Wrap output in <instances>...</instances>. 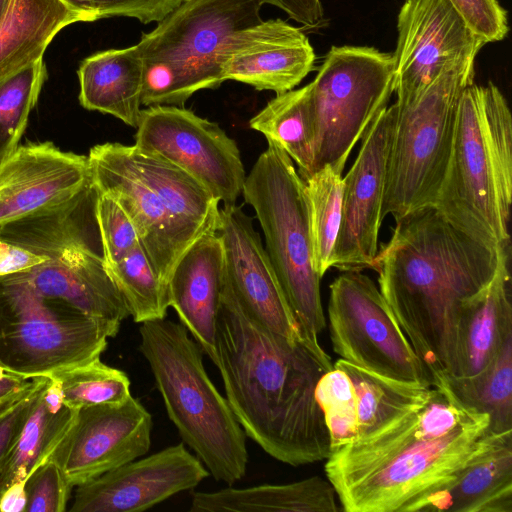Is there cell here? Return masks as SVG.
<instances>
[{"label":"cell","mask_w":512,"mask_h":512,"mask_svg":"<svg viewBox=\"0 0 512 512\" xmlns=\"http://www.w3.org/2000/svg\"><path fill=\"white\" fill-rule=\"evenodd\" d=\"M474 63L446 70L410 103L395 102L383 219L391 215L396 222L434 205L451 157L459 97L474 83Z\"/></svg>","instance_id":"cell-9"},{"label":"cell","mask_w":512,"mask_h":512,"mask_svg":"<svg viewBox=\"0 0 512 512\" xmlns=\"http://www.w3.org/2000/svg\"><path fill=\"white\" fill-rule=\"evenodd\" d=\"M90 183L87 156L51 142L18 146L0 163V226L58 209Z\"/></svg>","instance_id":"cell-19"},{"label":"cell","mask_w":512,"mask_h":512,"mask_svg":"<svg viewBox=\"0 0 512 512\" xmlns=\"http://www.w3.org/2000/svg\"><path fill=\"white\" fill-rule=\"evenodd\" d=\"M123 145L108 142L90 149L87 158L91 180L99 193L113 198L129 216L140 246L167 288L176 262L198 237L174 217L162 198L140 178Z\"/></svg>","instance_id":"cell-17"},{"label":"cell","mask_w":512,"mask_h":512,"mask_svg":"<svg viewBox=\"0 0 512 512\" xmlns=\"http://www.w3.org/2000/svg\"><path fill=\"white\" fill-rule=\"evenodd\" d=\"M267 142L246 175L242 195L255 211L266 252L302 336L319 342L326 319L321 278L313 266L305 183L292 159Z\"/></svg>","instance_id":"cell-8"},{"label":"cell","mask_w":512,"mask_h":512,"mask_svg":"<svg viewBox=\"0 0 512 512\" xmlns=\"http://www.w3.org/2000/svg\"><path fill=\"white\" fill-rule=\"evenodd\" d=\"M74 415L63 401L58 382L43 377L22 430L0 466V496L11 483L26 481L48 458Z\"/></svg>","instance_id":"cell-29"},{"label":"cell","mask_w":512,"mask_h":512,"mask_svg":"<svg viewBox=\"0 0 512 512\" xmlns=\"http://www.w3.org/2000/svg\"><path fill=\"white\" fill-rule=\"evenodd\" d=\"M225 279L240 304L259 323L290 340L302 338L259 233L241 206L219 209Z\"/></svg>","instance_id":"cell-20"},{"label":"cell","mask_w":512,"mask_h":512,"mask_svg":"<svg viewBox=\"0 0 512 512\" xmlns=\"http://www.w3.org/2000/svg\"><path fill=\"white\" fill-rule=\"evenodd\" d=\"M124 152L140 178L165 202L174 217L196 237L216 232L220 202L193 176L135 145Z\"/></svg>","instance_id":"cell-28"},{"label":"cell","mask_w":512,"mask_h":512,"mask_svg":"<svg viewBox=\"0 0 512 512\" xmlns=\"http://www.w3.org/2000/svg\"><path fill=\"white\" fill-rule=\"evenodd\" d=\"M8 2H9V0H0V17L2 16L3 12L5 11Z\"/></svg>","instance_id":"cell-48"},{"label":"cell","mask_w":512,"mask_h":512,"mask_svg":"<svg viewBox=\"0 0 512 512\" xmlns=\"http://www.w3.org/2000/svg\"><path fill=\"white\" fill-rule=\"evenodd\" d=\"M83 22L63 0H9L0 17V84L43 60L53 38Z\"/></svg>","instance_id":"cell-25"},{"label":"cell","mask_w":512,"mask_h":512,"mask_svg":"<svg viewBox=\"0 0 512 512\" xmlns=\"http://www.w3.org/2000/svg\"><path fill=\"white\" fill-rule=\"evenodd\" d=\"M47 75L41 60L0 84V163L18 147Z\"/></svg>","instance_id":"cell-36"},{"label":"cell","mask_w":512,"mask_h":512,"mask_svg":"<svg viewBox=\"0 0 512 512\" xmlns=\"http://www.w3.org/2000/svg\"><path fill=\"white\" fill-rule=\"evenodd\" d=\"M261 5L268 4L283 10L291 19L304 28H319L325 22L324 10L320 0H259Z\"/></svg>","instance_id":"cell-43"},{"label":"cell","mask_w":512,"mask_h":512,"mask_svg":"<svg viewBox=\"0 0 512 512\" xmlns=\"http://www.w3.org/2000/svg\"><path fill=\"white\" fill-rule=\"evenodd\" d=\"M337 494L327 479L313 476L287 484L228 487L193 493L190 512H336Z\"/></svg>","instance_id":"cell-27"},{"label":"cell","mask_w":512,"mask_h":512,"mask_svg":"<svg viewBox=\"0 0 512 512\" xmlns=\"http://www.w3.org/2000/svg\"><path fill=\"white\" fill-rule=\"evenodd\" d=\"M512 512V430L466 466L420 512Z\"/></svg>","instance_id":"cell-26"},{"label":"cell","mask_w":512,"mask_h":512,"mask_svg":"<svg viewBox=\"0 0 512 512\" xmlns=\"http://www.w3.org/2000/svg\"><path fill=\"white\" fill-rule=\"evenodd\" d=\"M333 366L343 370L352 383L357 405V438L370 434L401 412L421 402L433 384L391 379L343 359L337 360Z\"/></svg>","instance_id":"cell-31"},{"label":"cell","mask_w":512,"mask_h":512,"mask_svg":"<svg viewBox=\"0 0 512 512\" xmlns=\"http://www.w3.org/2000/svg\"><path fill=\"white\" fill-rule=\"evenodd\" d=\"M396 116L395 103L380 112L343 177L341 223L332 258V267L342 272L373 269Z\"/></svg>","instance_id":"cell-16"},{"label":"cell","mask_w":512,"mask_h":512,"mask_svg":"<svg viewBox=\"0 0 512 512\" xmlns=\"http://www.w3.org/2000/svg\"><path fill=\"white\" fill-rule=\"evenodd\" d=\"M25 512H64L72 486L61 469L46 459L26 480Z\"/></svg>","instance_id":"cell-39"},{"label":"cell","mask_w":512,"mask_h":512,"mask_svg":"<svg viewBox=\"0 0 512 512\" xmlns=\"http://www.w3.org/2000/svg\"><path fill=\"white\" fill-rule=\"evenodd\" d=\"M147 360L169 419L209 474L229 486L246 474V434L209 378L203 350L184 325L166 318L141 323Z\"/></svg>","instance_id":"cell-5"},{"label":"cell","mask_w":512,"mask_h":512,"mask_svg":"<svg viewBox=\"0 0 512 512\" xmlns=\"http://www.w3.org/2000/svg\"><path fill=\"white\" fill-rule=\"evenodd\" d=\"M72 9L79 13L83 22H92L101 19L99 0H63Z\"/></svg>","instance_id":"cell-47"},{"label":"cell","mask_w":512,"mask_h":512,"mask_svg":"<svg viewBox=\"0 0 512 512\" xmlns=\"http://www.w3.org/2000/svg\"><path fill=\"white\" fill-rule=\"evenodd\" d=\"M329 290L330 339L341 359L391 379L434 383L371 278L343 271Z\"/></svg>","instance_id":"cell-12"},{"label":"cell","mask_w":512,"mask_h":512,"mask_svg":"<svg viewBox=\"0 0 512 512\" xmlns=\"http://www.w3.org/2000/svg\"><path fill=\"white\" fill-rule=\"evenodd\" d=\"M135 146L181 168L222 202L234 205L246 178L236 142L220 126L184 107L142 109Z\"/></svg>","instance_id":"cell-13"},{"label":"cell","mask_w":512,"mask_h":512,"mask_svg":"<svg viewBox=\"0 0 512 512\" xmlns=\"http://www.w3.org/2000/svg\"><path fill=\"white\" fill-rule=\"evenodd\" d=\"M259 0H183L136 45L143 62L142 106L183 107L224 79L221 54L237 31L261 22Z\"/></svg>","instance_id":"cell-7"},{"label":"cell","mask_w":512,"mask_h":512,"mask_svg":"<svg viewBox=\"0 0 512 512\" xmlns=\"http://www.w3.org/2000/svg\"><path fill=\"white\" fill-rule=\"evenodd\" d=\"M501 246L475 240L428 206L396 221L378 249L379 290L433 382L457 376L463 313L492 280Z\"/></svg>","instance_id":"cell-3"},{"label":"cell","mask_w":512,"mask_h":512,"mask_svg":"<svg viewBox=\"0 0 512 512\" xmlns=\"http://www.w3.org/2000/svg\"><path fill=\"white\" fill-rule=\"evenodd\" d=\"M225 281L222 239L202 235L176 262L167 283L169 307L216 365V324Z\"/></svg>","instance_id":"cell-22"},{"label":"cell","mask_w":512,"mask_h":512,"mask_svg":"<svg viewBox=\"0 0 512 512\" xmlns=\"http://www.w3.org/2000/svg\"><path fill=\"white\" fill-rule=\"evenodd\" d=\"M316 400L324 414L331 439V451L357 438V405L347 374L334 367L319 380Z\"/></svg>","instance_id":"cell-37"},{"label":"cell","mask_w":512,"mask_h":512,"mask_svg":"<svg viewBox=\"0 0 512 512\" xmlns=\"http://www.w3.org/2000/svg\"><path fill=\"white\" fill-rule=\"evenodd\" d=\"M512 115L500 89L461 93L448 169L433 205L450 223L489 246L510 244Z\"/></svg>","instance_id":"cell-4"},{"label":"cell","mask_w":512,"mask_h":512,"mask_svg":"<svg viewBox=\"0 0 512 512\" xmlns=\"http://www.w3.org/2000/svg\"><path fill=\"white\" fill-rule=\"evenodd\" d=\"M393 57L396 103L415 100L439 75L475 62L486 44L449 0H405L397 20Z\"/></svg>","instance_id":"cell-14"},{"label":"cell","mask_w":512,"mask_h":512,"mask_svg":"<svg viewBox=\"0 0 512 512\" xmlns=\"http://www.w3.org/2000/svg\"><path fill=\"white\" fill-rule=\"evenodd\" d=\"M36 379L19 375L0 365V410L28 392L35 385Z\"/></svg>","instance_id":"cell-45"},{"label":"cell","mask_w":512,"mask_h":512,"mask_svg":"<svg viewBox=\"0 0 512 512\" xmlns=\"http://www.w3.org/2000/svg\"><path fill=\"white\" fill-rule=\"evenodd\" d=\"M315 52L305 33L282 19L235 32L221 54L225 80L276 94L294 89L315 69Z\"/></svg>","instance_id":"cell-21"},{"label":"cell","mask_w":512,"mask_h":512,"mask_svg":"<svg viewBox=\"0 0 512 512\" xmlns=\"http://www.w3.org/2000/svg\"><path fill=\"white\" fill-rule=\"evenodd\" d=\"M26 481L11 483L0 496V512H25Z\"/></svg>","instance_id":"cell-46"},{"label":"cell","mask_w":512,"mask_h":512,"mask_svg":"<svg viewBox=\"0 0 512 512\" xmlns=\"http://www.w3.org/2000/svg\"><path fill=\"white\" fill-rule=\"evenodd\" d=\"M105 267L135 323L166 318L169 308L167 288L140 244L120 261Z\"/></svg>","instance_id":"cell-34"},{"label":"cell","mask_w":512,"mask_h":512,"mask_svg":"<svg viewBox=\"0 0 512 512\" xmlns=\"http://www.w3.org/2000/svg\"><path fill=\"white\" fill-rule=\"evenodd\" d=\"M143 62L136 45L96 52L79 65V102L137 128L141 114Z\"/></svg>","instance_id":"cell-24"},{"label":"cell","mask_w":512,"mask_h":512,"mask_svg":"<svg viewBox=\"0 0 512 512\" xmlns=\"http://www.w3.org/2000/svg\"><path fill=\"white\" fill-rule=\"evenodd\" d=\"M45 257L0 237V278L26 272Z\"/></svg>","instance_id":"cell-44"},{"label":"cell","mask_w":512,"mask_h":512,"mask_svg":"<svg viewBox=\"0 0 512 512\" xmlns=\"http://www.w3.org/2000/svg\"><path fill=\"white\" fill-rule=\"evenodd\" d=\"M249 126L281 148L296 163L303 180L313 174L315 131L310 83L276 94L250 119Z\"/></svg>","instance_id":"cell-30"},{"label":"cell","mask_w":512,"mask_h":512,"mask_svg":"<svg viewBox=\"0 0 512 512\" xmlns=\"http://www.w3.org/2000/svg\"><path fill=\"white\" fill-rule=\"evenodd\" d=\"M443 381L368 435L331 451L325 473L346 512H420L498 435Z\"/></svg>","instance_id":"cell-1"},{"label":"cell","mask_w":512,"mask_h":512,"mask_svg":"<svg viewBox=\"0 0 512 512\" xmlns=\"http://www.w3.org/2000/svg\"><path fill=\"white\" fill-rule=\"evenodd\" d=\"M183 0H99L101 19L134 18L143 24L159 22Z\"/></svg>","instance_id":"cell-41"},{"label":"cell","mask_w":512,"mask_h":512,"mask_svg":"<svg viewBox=\"0 0 512 512\" xmlns=\"http://www.w3.org/2000/svg\"><path fill=\"white\" fill-rule=\"evenodd\" d=\"M184 442L109 470L77 487L71 512H139L209 476Z\"/></svg>","instance_id":"cell-18"},{"label":"cell","mask_w":512,"mask_h":512,"mask_svg":"<svg viewBox=\"0 0 512 512\" xmlns=\"http://www.w3.org/2000/svg\"><path fill=\"white\" fill-rule=\"evenodd\" d=\"M119 328L43 297L22 273L0 278V365L14 373L49 377L99 358Z\"/></svg>","instance_id":"cell-10"},{"label":"cell","mask_w":512,"mask_h":512,"mask_svg":"<svg viewBox=\"0 0 512 512\" xmlns=\"http://www.w3.org/2000/svg\"><path fill=\"white\" fill-rule=\"evenodd\" d=\"M216 352L225 398L247 437L291 466L329 457L330 433L315 391L333 364L319 342L290 340L259 323L225 279Z\"/></svg>","instance_id":"cell-2"},{"label":"cell","mask_w":512,"mask_h":512,"mask_svg":"<svg viewBox=\"0 0 512 512\" xmlns=\"http://www.w3.org/2000/svg\"><path fill=\"white\" fill-rule=\"evenodd\" d=\"M43 377L12 404L0 410V466L17 440L36 398Z\"/></svg>","instance_id":"cell-42"},{"label":"cell","mask_w":512,"mask_h":512,"mask_svg":"<svg viewBox=\"0 0 512 512\" xmlns=\"http://www.w3.org/2000/svg\"><path fill=\"white\" fill-rule=\"evenodd\" d=\"M311 84L313 173L343 172L347 159L394 92L393 57L373 47L332 46Z\"/></svg>","instance_id":"cell-11"},{"label":"cell","mask_w":512,"mask_h":512,"mask_svg":"<svg viewBox=\"0 0 512 512\" xmlns=\"http://www.w3.org/2000/svg\"><path fill=\"white\" fill-rule=\"evenodd\" d=\"M95 215L104 263L112 265L139 244L137 231L124 209L113 198L99 192Z\"/></svg>","instance_id":"cell-38"},{"label":"cell","mask_w":512,"mask_h":512,"mask_svg":"<svg viewBox=\"0 0 512 512\" xmlns=\"http://www.w3.org/2000/svg\"><path fill=\"white\" fill-rule=\"evenodd\" d=\"M471 31L486 44L503 40L508 31L507 11L498 0H449Z\"/></svg>","instance_id":"cell-40"},{"label":"cell","mask_w":512,"mask_h":512,"mask_svg":"<svg viewBox=\"0 0 512 512\" xmlns=\"http://www.w3.org/2000/svg\"><path fill=\"white\" fill-rule=\"evenodd\" d=\"M308 204L313 266L322 278L332 267L342 209L343 177L324 166L304 179Z\"/></svg>","instance_id":"cell-33"},{"label":"cell","mask_w":512,"mask_h":512,"mask_svg":"<svg viewBox=\"0 0 512 512\" xmlns=\"http://www.w3.org/2000/svg\"><path fill=\"white\" fill-rule=\"evenodd\" d=\"M97 197L91 180L62 207L0 226V237L45 257L22 272L43 297L82 315L121 323L130 314L105 267Z\"/></svg>","instance_id":"cell-6"},{"label":"cell","mask_w":512,"mask_h":512,"mask_svg":"<svg viewBox=\"0 0 512 512\" xmlns=\"http://www.w3.org/2000/svg\"><path fill=\"white\" fill-rule=\"evenodd\" d=\"M438 381L445 382L462 403L488 414L489 433L512 430V337L480 373Z\"/></svg>","instance_id":"cell-32"},{"label":"cell","mask_w":512,"mask_h":512,"mask_svg":"<svg viewBox=\"0 0 512 512\" xmlns=\"http://www.w3.org/2000/svg\"><path fill=\"white\" fill-rule=\"evenodd\" d=\"M510 244L500 248L494 276L467 305L460 323L458 374L471 377L484 370L512 337Z\"/></svg>","instance_id":"cell-23"},{"label":"cell","mask_w":512,"mask_h":512,"mask_svg":"<svg viewBox=\"0 0 512 512\" xmlns=\"http://www.w3.org/2000/svg\"><path fill=\"white\" fill-rule=\"evenodd\" d=\"M152 424L151 414L132 395L122 402L81 408L47 459L75 487L144 456Z\"/></svg>","instance_id":"cell-15"},{"label":"cell","mask_w":512,"mask_h":512,"mask_svg":"<svg viewBox=\"0 0 512 512\" xmlns=\"http://www.w3.org/2000/svg\"><path fill=\"white\" fill-rule=\"evenodd\" d=\"M61 389L64 403L72 410L99 404L118 403L130 395L127 374L99 358L75 365L49 376Z\"/></svg>","instance_id":"cell-35"}]
</instances>
